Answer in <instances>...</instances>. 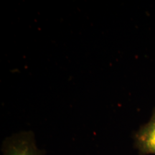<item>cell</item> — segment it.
I'll list each match as a JSON object with an SVG mask.
<instances>
[{
	"instance_id": "cell-1",
	"label": "cell",
	"mask_w": 155,
	"mask_h": 155,
	"mask_svg": "<svg viewBox=\"0 0 155 155\" xmlns=\"http://www.w3.org/2000/svg\"><path fill=\"white\" fill-rule=\"evenodd\" d=\"M2 155H45L36 144L32 131H22L7 137L3 141Z\"/></svg>"
},
{
	"instance_id": "cell-2",
	"label": "cell",
	"mask_w": 155,
	"mask_h": 155,
	"mask_svg": "<svg viewBox=\"0 0 155 155\" xmlns=\"http://www.w3.org/2000/svg\"><path fill=\"white\" fill-rule=\"evenodd\" d=\"M134 146L139 155L155 154V108L147 123L134 134Z\"/></svg>"
}]
</instances>
